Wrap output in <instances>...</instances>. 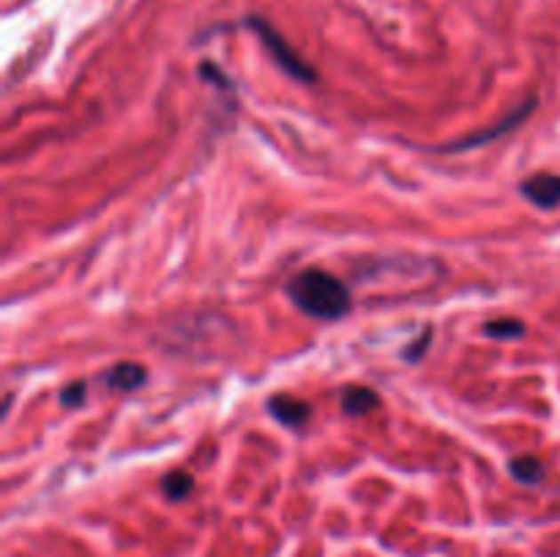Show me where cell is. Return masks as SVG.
<instances>
[{"label":"cell","mask_w":560,"mask_h":557,"mask_svg":"<svg viewBox=\"0 0 560 557\" xmlns=\"http://www.w3.org/2000/svg\"><path fill=\"white\" fill-rule=\"evenodd\" d=\"M287 295L304 314L315 320H325V322L345 317L353 306L350 290L345 287V282L320 268L298 271L287 282Z\"/></svg>","instance_id":"obj_1"},{"label":"cell","mask_w":560,"mask_h":557,"mask_svg":"<svg viewBox=\"0 0 560 557\" xmlns=\"http://www.w3.org/2000/svg\"><path fill=\"white\" fill-rule=\"evenodd\" d=\"M246 25L260 36V42L266 44V50L271 52V58L290 74L292 80H298V83H307V85H312L315 80H317V74H315V68L298 55L290 44H287V39L284 36L268 22V20H263V17H249L246 20Z\"/></svg>","instance_id":"obj_2"},{"label":"cell","mask_w":560,"mask_h":557,"mask_svg":"<svg viewBox=\"0 0 560 557\" xmlns=\"http://www.w3.org/2000/svg\"><path fill=\"white\" fill-rule=\"evenodd\" d=\"M533 109H536V99L522 101L516 109H511V113H508L503 121H498L492 129H487V131H476V134H470V137H465V139H457V142H452V145L440 147V151H470V147H481V145H487V142H492V139H498V137L508 134L514 126H519L522 121H525V118L533 113Z\"/></svg>","instance_id":"obj_3"},{"label":"cell","mask_w":560,"mask_h":557,"mask_svg":"<svg viewBox=\"0 0 560 557\" xmlns=\"http://www.w3.org/2000/svg\"><path fill=\"white\" fill-rule=\"evenodd\" d=\"M519 192L525 200H531L536 208H544V211H552L560 205V175L555 172H539V175H531L519 183Z\"/></svg>","instance_id":"obj_4"},{"label":"cell","mask_w":560,"mask_h":557,"mask_svg":"<svg viewBox=\"0 0 560 557\" xmlns=\"http://www.w3.org/2000/svg\"><path fill=\"white\" fill-rule=\"evenodd\" d=\"M268 413L290 429H301L312 418V407H309V402L298 399V396L276 394L268 399Z\"/></svg>","instance_id":"obj_5"},{"label":"cell","mask_w":560,"mask_h":557,"mask_svg":"<svg viewBox=\"0 0 560 557\" xmlns=\"http://www.w3.org/2000/svg\"><path fill=\"white\" fill-rule=\"evenodd\" d=\"M378 404H380L378 391H372V388H366V386H348V388L342 391V410H345L348 416H353V418L372 413Z\"/></svg>","instance_id":"obj_6"},{"label":"cell","mask_w":560,"mask_h":557,"mask_svg":"<svg viewBox=\"0 0 560 557\" xmlns=\"http://www.w3.org/2000/svg\"><path fill=\"white\" fill-rule=\"evenodd\" d=\"M145 380H148V371L140 363H132V361L118 363L107 375V386L118 388V391H137V388L145 386Z\"/></svg>","instance_id":"obj_7"},{"label":"cell","mask_w":560,"mask_h":557,"mask_svg":"<svg viewBox=\"0 0 560 557\" xmlns=\"http://www.w3.org/2000/svg\"><path fill=\"white\" fill-rule=\"evenodd\" d=\"M508 470L519 484H528V487L539 484V481L544 478V465L536 457H516V459L508 462Z\"/></svg>","instance_id":"obj_8"},{"label":"cell","mask_w":560,"mask_h":557,"mask_svg":"<svg viewBox=\"0 0 560 557\" xmlns=\"http://www.w3.org/2000/svg\"><path fill=\"white\" fill-rule=\"evenodd\" d=\"M162 489L170 500H186L195 489V478L183 470H172L162 478Z\"/></svg>","instance_id":"obj_9"},{"label":"cell","mask_w":560,"mask_h":557,"mask_svg":"<svg viewBox=\"0 0 560 557\" xmlns=\"http://www.w3.org/2000/svg\"><path fill=\"white\" fill-rule=\"evenodd\" d=\"M484 333H487L490 339H519L522 333H525V322L514 317H498L484 325Z\"/></svg>","instance_id":"obj_10"},{"label":"cell","mask_w":560,"mask_h":557,"mask_svg":"<svg viewBox=\"0 0 560 557\" xmlns=\"http://www.w3.org/2000/svg\"><path fill=\"white\" fill-rule=\"evenodd\" d=\"M85 394H88V386L83 380H77V383H71L68 388H63L60 404L68 407V410H77V407H83V402H85Z\"/></svg>","instance_id":"obj_11"},{"label":"cell","mask_w":560,"mask_h":557,"mask_svg":"<svg viewBox=\"0 0 560 557\" xmlns=\"http://www.w3.org/2000/svg\"><path fill=\"white\" fill-rule=\"evenodd\" d=\"M429 339H432V328H424V333H421V339L419 342H413L407 350H404V361H421V355L427 353V347H429Z\"/></svg>","instance_id":"obj_12"},{"label":"cell","mask_w":560,"mask_h":557,"mask_svg":"<svg viewBox=\"0 0 560 557\" xmlns=\"http://www.w3.org/2000/svg\"><path fill=\"white\" fill-rule=\"evenodd\" d=\"M200 77H203V80H213V85H219V88H228V91L233 88L230 80L224 77V74H221L219 68H213L211 63H203V66H200Z\"/></svg>","instance_id":"obj_13"}]
</instances>
